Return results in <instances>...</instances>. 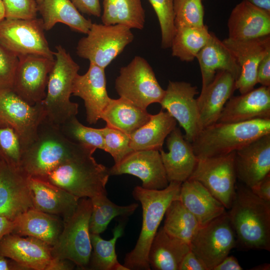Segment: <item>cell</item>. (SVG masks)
<instances>
[{
  "instance_id": "6da1fadb",
  "label": "cell",
  "mask_w": 270,
  "mask_h": 270,
  "mask_svg": "<svg viewBox=\"0 0 270 270\" xmlns=\"http://www.w3.org/2000/svg\"><path fill=\"white\" fill-rule=\"evenodd\" d=\"M96 150L72 142L59 126L46 117L38 128L36 138L23 150L20 168L28 177L42 178L62 163L84 154H94Z\"/></svg>"
},
{
  "instance_id": "7a4b0ae2",
  "label": "cell",
  "mask_w": 270,
  "mask_h": 270,
  "mask_svg": "<svg viewBox=\"0 0 270 270\" xmlns=\"http://www.w3.org/2000/svg\"><path fill=\"white\" fill-rule=\"evenodd\" d=\"M229 210L236 246L270 251V202L260 198L245 185L236 186Z\"/></svg>"
},
{
  "instance_id": "3957f363",
  "label": "cell",
  "mask_w": 270,
  "mask_h": 270,
  "mask_svg": "<svg viewBox=\"0 0 270 270\" xmlns=\"http://www.w3.org/2000/svg\"><path fill=\"white\" fill-rule=\"evenodd\" d=\"M182 182H171L162 190L134 188L132 194L142 210V226L134 248L126 254L124 266L128 270H150L149 250L169 204L179 199Z\"/></svg>"
},
{
  "instance_id": "277c9868",
  "label": "cell",
  "mask_w": 270,
  "mask_h": 270,
  "mask_svg": "<svg viewBox=\"0 0 270 270\" xmlns=\"http://www.w3.org/2000/svg\"><path fill=\"white\" fill-rule=\"evenodd\" d=\"M269 134L270 118L216 122L202 129L191 144L198 158L218 156L235 152Z\"/></svg>"
},
{
  "instance_id": "5b68a950",
  "label": "cell",
  "mask_w": 270,
  "mask_h": 270,
  "mask_svg": "<svg viewBox=\"0 0 270 270\" xmlns=\"http://www.w3.org/2000/svg\"><path fill=\"white\" fill-rule=\"evenodd\" d=\"M88 153L70 159L52 169L42 178L78 198L107 194L109 168L98 164Z\"/></svg>"
},
{
  "instance_id": "8992f818",
  "label": "cell",
  "mask_w": 270,
  "mask_h": 270,
  "mask_svg": "<svg viewBox=\"0 0 270 270\" xmlns=\"http://www.w3.org/2000/svg\"><path fill=\"white\" fill-rule=\"evenodd\" d=\"M56 48L43 103L46 118L60 126L78 113V104L71 102L70 98L80 66L62 46L58 45Z\"/></svg>"
},
{
  "instance_id": "52a82bcc",
  "label": "cell",
  "mask_w": 270,
  "mask_h": 270,
  "mask_svg": "<svg viewBox=\"0 0 270 270\" xmlns=\"http://www.w3.org/2000/svg\"><path fill=\"white\" fill-rule=\"evenodd\" d=\"M92 210L90 198H80L76 210L64 221L62 231L52 246L54 258L70 260L80 269L88 268L92 251L89 230Z\"/></svg>"
},
{
  "instance_id": "ba28073f",
  "label": "cell",
  "mask_w": 270,
  "mask_h": 270,
  "mask_svg": "<svg viewBox=\"0 0 270 270\" xmlns=\"http://www.w3.org/2000/svg\"><path fill=\"white\" fill-rule=\"evenodd\" d=\"M134 38L131 28L124 25L92 23L86 36L79 40L76 52L105 69Z\"/></svg>"
},
{
  "instance_id": "9c48e42d",
  "label": "cell",
  "mask_w": 270,
  "mask_h": 270,
  "mask_svg": "<svg viewBox=\"0 0 270 270\" xmlns=\"http://www.w3.org/2000/svg\"><path fill=\"white\" fill-rule=\"evenodd\" d=\"M114 88L120 98L146 110L152 104H160L165 92L152 66L140 56L120 68Z\"/></svg>"
},
{
  "instance_id": "30bf717a",
  "label": "cell",
  "mask_w": 270,
  "mask_h": 270,
  "mask_svg": "<svg viewBox=\"0 0 270 270\" xmlns=\"http://www.w3.org/2000/svg\"><path fill=\"white\" fill-rule=\"evenodd\" d=\"M236 238L226 212L198 230L190 246V250L213 270L236 247Z\"/></svg>"
},
{
  "instance_id": "8fae6325",
  "label": "cell",
  "mask_w": 270,
  "mask_h": 270,
  "mask_svg": "<svg viewBox=\"0 0 270 270\" xmlns=\"http://www.w3.org/2000/svg\"><path fill=\"white\" fill-rule=\"evenodd\" d=\"M46 117L43 100L30 105L12 89L0 91V124L15 132L23 150L36 138L38 128Z\"/></svg>"
},
{
  "instance_id": "7c38bea8",
  "label": "cell",
  "mask_w": 270,
  "mask_h": 270,
  "mask_svg": "<svg viewBox=\"0 0 270 270\" xmlns=\"http://www.w3.org/2000/svg\"><path fill=\"white\" fill-rule=\"evenodd\" d=\"M44 30L42 18H4L0 22V44L18 56L32 54L54 58Z\"/></svg>"
},
{
  "instance_id": "4fadbf2b",
  "label": "cell",
  "mask_w": 270,
  "mask_h": 270,
  "mask_svg": "<svg viewBox=\"0 0 270 270\" xmlns=\"http://www.w3.org/2000/svg\"><path fill=\"white\" fill-rule=\"evenodd\" d=\"M234 152L198 158L196 166L188 178L200 182L228 210L234 200L236 186Z\"/></svg>"
},
{
  "instance_id": "5bb4252c",
  "label": "cell",
  "mask_w": 270,
  "mask_h": 270,
  "mask_svg": "<svg viewBox=\"0 0 270 270\" xmlns=\"http://www.w3.org/2000/svg\"><path fill=\"white\" fill-rule=\"evenodd\" d=\"M197 87L185 82L170 81L160 102L162 108L178 122L185 132V138L192 143L201 130L196 95Z\"/></svg>"
},
{
  "instance_id": "9a60e30c",
  "label": "cell",
  "mask_w": 270,
  "mask_h": 270,
  "mask_svg": "<svg viewBox=\"0 0 270 270\" xmlns=\"http://www.w3.org/2000/svg\"><path fill=\"white\" fill-rule=\"evenodd\" d=\"M18 58L12 90L24 100L34 105L46 97L48 76L54 58L32 54Z\"/></svg>"
},
{
  "instance_id": "2e32d148",
  "label": "cell",
  "mask_w": 270,
  "mask_h": 270,
  "mask_svg": "<svg viewBox=\"0 0 270 270\" xmlns=\"http://www.w3.org/2000/svg\"><path fill=\"white\" fill-rule=\"evenodd\" d=\"M0 254L11 258L27 270H60L61 262L54 258L52 246L32 236L24 238L12 234L0 241Z\"/></svg>"
},
{
  "instance_id": "e0dca14e",
  "label": "cell",
  "mask_w": 270,
  "mask_h": 270,
  "mask_svg": "<svg viewBox=\"0 0 270 270\" xmlns=\"http://www.w3.org/2000/svg\"><path fill=\"white\" fill-rule=\"evenodd\" d=\"M29 178L20 168L0 161V216L14 220L34 208Z\"/></svg>"
},
{
  "instance_id": "ac0fdd59",
  "label": "cell",
  "mask_w": 270,
  "mask_h": 270,
  "mask_svg": "<svg viewBox=\"0 0 270 270\" xmlns=\"http://www.w3.org/2000/svg\"><path fill=\"white\" fill-rule=\"evenodd\" d=\"M110 176L128 174L139 178L142 187L162 190L169 182L158 150H134L120 162L109 168Z\"/></svg>"
},
{
  "instance_id": "d6986e66",
  "label": "cell",
  "mask_w": 270,
  "mask_h": 270,
  "mask_svg": "<svg viewBox=\"0 0 270 270\" xmlns=\"http://www.w3.org/2000/svg\"><path fill=\"white\" fill-rule=\"evenodd\" d=\"M230 51L240 68V74L235 81V88L240 94L246 93L257 84V68L270 50L269 36L248 40L226 38L222 41Z\"/></svg>"
},
{
  "instance_id": "ffe728a7",
  "label": "cell",
  "mask_w": 270,
  "mask_h": 270,
  "mask_svg": "<svg viewBox=\"0 0 270 270\" xmlns=\"http://www.w3.org/2000/svg\"><path fill=\"white\" fill-rule=\"evenodd\" d=\"M72 95L83 100L86 121L90 124H96L111 99L106 90L104 68L90 62L87 72L76 76Z\"/></svg>"
},
{
  "instance_id": "44dd1931",
  "label": "cell",
  "mask_w": 270,
  "mask_h": 270,
  "mask_svg": "<svg viewBox=\"0 0 270 270\" xmlns=\"http://www.w3.org/2000/svg\"><path fill=\"white\" fill-rule=\"evenodd\" d=\"M236 178L252 188L270 173V134L235 151Z\"/></svg>"
},
{
  "instance_id": "7402d4cb",
  "label": "cell",
  "mask_w": 270,
  "mask_h": 270,
  "mask_svg": "<svg viewBox=\"0 0 270 270\" xmlns=\"http://www.w3.org/2000/svg\"><path fill=\"white\" fill-rule=\"evenodd\" d=\"M258 118H270V86H261L232 96L217 122L233 123Z\"/></svg>"
},
{
  "instance_id": "603a6c76",
  "label": "cell",
  "mask_w": 270,
  "mask_h": 270,
  "mask_svg": "<svg viewBox=\"0 0 270 270\" xmlns=\"http://www.w3.org/2000/svg\"><path fill=\"white\" fill-rule=\"evenodd\" d=\"M168 152L160 150L162 160L170 182H183L194 172L198 158L192 144L187 140L180 128L176 127L166 138Z\"/></svg>"
},
{
  "instance_id": "cb8c5ba5",
  "label": "cell",
  "mask_w": 270,
  "mask_h": 270,
  "mask_svg": "<svg viewBox=\"0 0 270 270\" xmlns=\"http://www.w3.org/2000/svg\"><path fill=\"white\" fill-rule=\"evenodd\" d=\"M235 77L227 71L218 72L212 81L202 88L196 98L201 130L216 122L235 88Z\"/></svg>"
},
{
  "instance_id": "d4e9b609",
  "label": "cell",
  "mask_w": 270,
  "mask_h": 270,
  "mask_svg": "<svg viewBox=\"0 0 270 270\" xmlns=\"http://www.w3.org/2000/svg\"><path fill=\"white\" fill-rule=\"evenodd\" d=\"M228 38L248 40L270 34V14L242 0L232 9L228 22Z\"/></svg>"
},
{
  "instance_id": "484cf974",
  "label": "cell",
  "mask_w": 270,
  "mask_h": 270,
  "mask_svg": "<svg viewBox=\"0 0 270 270\" xmlns=\"http://www.w3.org/2000/svg\"><path fill=\"white\" fill-rule=\"evenodd\" d=\"M33 207L40 211L57 216L63 221L74 212L80 198L44 180L30 178Z\"/></svg>"
},
{
  "instance_id": "4316f807",
  "label": "cell",
  "mask_w": 270,
  "mask_h": 270,
  "mask_svg": "<svg viewBox=\"0 0 270 270\" xmlns=\"http://www.w3.org/2000/svg\"><path fill=\"white\" fill-rule=\"evenodd\" d=\"M198 61L202 76V88L206 86L214 80L219 71H227L236 78L240 74V68L234 57L214 34L206 44L196 56Z\"/></svg>"
},
{
  "instance_id": "83f0119b",
  "label": "cell",
  "mask_w": 270,
  "mask_h": 270,
  "mask_svg": "<svg viewBox=\"0 0 270 270\" xmlns=\"http://www.w3.org/2000/svg\"><path fill=\"white\" fill-rule=\"evenodd\" d=\"M203 226L226 212L224 206L200 182L188 179L182 183L179 199Z\"/></svg>"
},
{
  "instance_id": "f1b7e54d",
  "label": "cell",
  "mask_w": 270,
  "mask_h": 270,
  "mask_svg": "<svg viewBox=\"0 0 270 270\" xmlns=\"http://www.w3.org/2000/svg\"><path fill=\"white\" fill-rule=\"evenodd\" d=\"M11 234L22 236H32L53 246L64 226L62 219L34 208L18 216L14 220Z\"/></svg>"
},
{
  "instance_id": "f546056e",
  "label": "cell",
  "mask_w": 270,
  "mask_h": 270,
  "mask_svg": "<svg viewBox=\"0 0 270 270\" xmlns=\"http://www.w3.org/2000/svg\"><path fill=\"white\" fill-rule=\"evenodd\" d=\"M190 250L188 244L170 235L162 227L157 231L149 250L150 268L154 270H179L182 259Z\"/></svg>"
},
{
  "instance_id": "4dcf8cb0",
  "label": "cell",
  "mask_w": 270,
  "mask_h": 270,
  "mask_svg": "<svg viewBox=\"0 0 270 270\" xmlns=\"http://www.w3.org/2000/svg\"><path fill=\"white\" fill-rule=\"evenodd\" d=\"M38 8L44 30H51L60 22L72 30L86 34L92 24L80 14L70 0H43L38 4Z\"/></svg>"
},
{
  "instance_id": "1f68e13d",
  "label": "cell",
  "mask_w": 270,
  "mask_h": 270,
  "mask_svg": "<svg viewBox=\"0 0 270 270\" xmlns=\"http://www.w3.org/2000/svg\"><path fill=\"white\" fill-rule=\"evenodd\" d=\"M176 125V120L167 112L151 114L148 122L130 134V146L134 150L160 151Z\"/></svg>"
},
{
  "instance_id": "d6a6232c",
  "label": "cell",
  "mask_w": 270,
  "mask_h": 270,
  "mask_svg": "<svg viewBox=\"0 0 270 270\" xmlns=\"http://www.w3.org/2000/svg\"><path fill=\"white\" fill-rule=\"evenodd\" d=\"M150 116L146 110L120 97L110 99L100 119L106 122V126L130 136L148 122Z\"/></svg>"
},
{
  "instance_id": "836d02e7",
  "label": "cell",
  "mask_w": 270,
  "mask_h": 270,
  "mask_svg": "<svg viewBox=\"0 0 270 270\" xmlns=\"http://www.w3.org/2000/svg\"><path fill=\"white\" fill-rule=\"evenodd\" d=\"M210 36V32L206 25L200 27L175 28L170 46L172 56L182 61H192L206 44Z\"/></svg>"
},
{
  "instance_id": "e575fe53",
  "label": "cell",
  "mask_w": 270,
  "mask_h": 270,
  "mask_svg": "<svg viewBox=\"0 0 270 270\" xmlns=\"http://www.w3.org/2000/svg\"><path fill=\"white\" fill-rule=\"evenodd\" d=\"M124 224L119 222L114 228L113 237L106 240L99 234H90L92 246L89 269L95 270H128L118 261L116 252L117 240L124 234Z\"/></svg>"
},
{
  "instance_id": "d590c367",
  "label": "cell",
  "mask_w": 270,
  "mask_h": 270,
  "mask_svg": "<svg viewBox=\"0 0 270 270\" xmlns=\"http://www.w3.org/2000/svg\"><path fill=\"white\" fill-rule=\"evenodd\" d=\"M164 216L162 227L164 230L190 244L200 226L194 216L178 199L171 202L166 210Z\"/></svg>"
},
{
  "instance_id": "8d00e7d4",
  "label": "cell",
  "mask_w": 270,
  "mask_h": 270,
  "mask_svg": "<svg viewBox=\"0 0 270 270\" xmlns=\"http://www.w3.org/2000/svg\"><path fill=\"white\" fill-rule=\"evenodd\" d=\"M106 196L102 194L90 198L92 204L89 224L90 234H100L106 230L114 218L130 216L138 206L137 203L118 206L110 201Z\"/></svg>"
},
{
  "instance_id": "74e56055",
  "label": "cell",
  "mask_w": 270,
  "mask_h": 270,
  "mask_svg": "<svg viewBox=\"0 0 270 270\" xmlns=\"http://www.w3.org/2000/svg\"><path fill=\"white\" fill-rule=\"evenodd\" d=\"M64 135L75 144L104 150V138L102 128L88 127L82 124L76 116L60 126Z\"/></svg>"
},
{
  "instance_id": "f35d334b",
  "label": "cell",
  "mask_w": 270,
  "mask_h": 270,
  "mask_svg": "<svg viewBox=\"0 0 270 270\" xmlns=\"http://www.w3.org/2000/svg\"><path fill=\"white\" fill-rule=\"evenodd\" d=\"M202 0H174L175 28L202 26L204 10Z\"/></svg>"
},
{
  "instance_id": "ab89813d",
  "label": "cell",
  "mask_w": 270,
  "mask_h": 270,
  "mask_svg": "<svg viewBox=\"0 0 270 270\" xmlns=\"http://www.w3.org/2000/svg\"><path fill=\"white\" fill-rule=\"evenodd\" d=\"M158 17L162 34V47L170 48L175 31L174 0H148Z\"/></svg>"
},
{
  "instance_id": "60d3db41",
  "label": "cell",
  "mask_w": 270,
  "mask_h": 270,
  "mask_svg": "<svg viewBox=\"0 0 270 270\" xmlns=\"http://www.w3.org/2000/svg\"><path fill=\"white\" fill-rule=\"evenodd\" d=\"M117 15L118 24L142 30L145 23V12L141 0H112Z\"/></svg>"
},
{
  "instance_id": "b9f144b4",
  "label": "cell",
  "mask_w": 270,
  "mask_h": 270,
  "mask_svg": "<svg viewBox=\"0 0 270 270\" xmlns=\"http://www.w3.org/2000/svg\"><path fill=\"white\" fill-rule=\"evenodd\" d=\"M102 129L104 138V150L112 156L114 164L118 163L134 151L130 146L129 135L106 126Z\"/></svg>"
},
{
  "instance_id": "7bdbcfd3",
  "label": "cell",
  "mask_w": 270,
  "mask_h": 270,
  "mask_svg": "<svg viewBox=\"0 0 270 270\" xmlns=\"http://www.w3.org/2000/svg\"><path fill=\"white\" fill-rule=\"evenodd\" d=\"M23 148L15 132L0 124V161L20 168Z\"/></svg>"
},
{
  "instance_id": "ee69618b",
  "label": "cell",
  "mask_w": 270,
  "mask_h": 270,
  "mask_svg": "<svg viewBox=\"0 0 270 270\" xmlns=\"http://www.w3.org/2000/svg\"><path fill=\"white\" fill-rule=\"evenodd\" d=\"M5 18L32 20L37 18L38 3L36 0H2Z\"/></svg>"
},
{
  "instance_id": "f6af8a7d",
  "label": "cell",
  "mask_w": 270,
  "mask_h": 270,
  "mask_svg": "<svg viewBox=\"0 0 270 270\" xmlns=\"http://www.w3.org/2000/svg\"><path fill=\"white\" fill-rule=\"evenodd\" d=\"M18 58L0 44V91L12 89Z\"/></svg>"
},
{
  "instance_id": "bcb514c9",
  "label": "cell",
  "mask_w": 270,
  "mask_h": 270,
  "mask_svg": "<svg viewBox=\"0 0 270 270\" xmlns=\"http://www.w3.org/2000/svg\"><path fill=\"white\" fill-rule=\"evenodd\" d=\"M78 10L84 14L100 17L102 10L100 0H70Z\"/></svg>"
},
{
  "instance_id": "7dc6e473",
  "label": "cell",
  "mask_w": 270,
  "mask_h": 270,
  "mask_svg": "<svg viewBox=\"0 0 270 270\" xmlns=\"http://www.w3.org/2000/svg\"><path fill=\"white\" fill-rule=\"evenodd\" d=\"M257 83L270 86V50L260 60L257 68Z\"/></svg>"
},
{
  "instance_id": "c3c4849f",
  "label": "cell",
  "mask_w": 270,
  "mask_h": 270,
  "mask_svg": "<svg viewBox=\"0 0 270 270\" xmlns=\"http://www.w3.org/2000/svg\"><path fill=\"white\" fill-rule=\"evenodd\" d=\"M179 270H208L205 264L191 250L184 256Z\"/></svg>"
},
{
  "instance_id": "681fc988",
  "label": "cell",
  "mask_w": 270,
  "mask_h": 270,
  "mask_svg": "<svg viewBox=\"0 0 270 270\" xmlns=\"http://www.w3.org/2000/svg\"><path fill=\"white\" fill-rule=\"evenodd\" d=\"M250 188L260 198L270 202V173Z\"/></svg>"
},
{
  "instance_id": "f907efd6",
  "label": "cell",
  "mask_w": 270,
  "mask_h": 270,
  "mask_svg": "<svg viewBox=\"0 0 270 270\" xmlns=\"http://www.w3.org/2000/svg\"><path fill=\"white\" fill-rule=\"evenodd\" d=\"M243 268L240 266L236 258L233 256H226L213 270H242Z\"/></svg>"
},
{
  "instance_id": "816d5d0a",
  "label": "cell",
  "mask_w": 270,
  "mask_h": 270,
  "mask_svg": "<svg viewBox=\"0 0 270 270\" xmlns=\"http://www.w3.org/2000/svg\"><path fill=\"white\" fill-rule=\"evenodd\" d=\"M0 270H27L15 260L0 254Z\"/></svg>"
},
{
  "instance_id": "f5cc1de1",
  "label": "cell",
  "mask_w": 270,
  "mask_h": 270,
  "mask_svg": "<svg viewBox=\"0 0 270 270\" xmlns=\"http://www.w3.org/2000/svg\"><path fill=\"white\" fill-rule=\"evenodd\" d=\"M14 226V220L0 216V241L5 235L12 233Z\"/></svg>"
},
{
  "instance_id": "db71d44e",
  "label": "cell",
  "mask_w": 270,
  "mask_h": 270,
  "mask_svg": "<svg viewBox=\"0 0 270 270\" xmlns=\"http://www.w3.org/2000/svg\"><path fill=\"white\" fill-rule=\"evenodd\" d=\"M270 14V0H244Z\"/></svg>"
},
{
  "instance_id": "11a10c76",
  "label": "cell",
  "mask_w": 270,
  "mask_h": 270,
  "mask_svg": "<svg viewBox=\"0 0 270 270\" xmlns=\"http://www.w3.org/2000/svg\"><path fill=\"white\" fill-rule=\"evenodd\" d=\"M250 270H270V264L268 263L260 264L258 265Z\"/></svg>"
},
{
  "instance_id": "9f6ffc18",
  "label": "cell",
  "mask_w": 270,
  "mask_h": 270,
  "mask_svg": "<svg viewBox=\"0 0 270 270\" xmlns=\"http://www.w3.org/2000/svg\"><path fill=\"white\" fill-rule=\"evenodd\" d=\"M5 18L4 8L2 0H0V22Z\"/></svg>"
},
{
  "instance_id": "6f0895ef",
  "label": "cell",
  "mask_w": 270,
  "mask_h": 270,
  "mask_svg": "<svg viewBox=\"0 0 270 270\" xmlns=\"http://www.w3.org/2000/svg\"><path fill=\"white\" fill-rule=\"evenodd\" d=\"M43 0H36L38 4L40 3Z\"/></svg>"
}]
</instances>
